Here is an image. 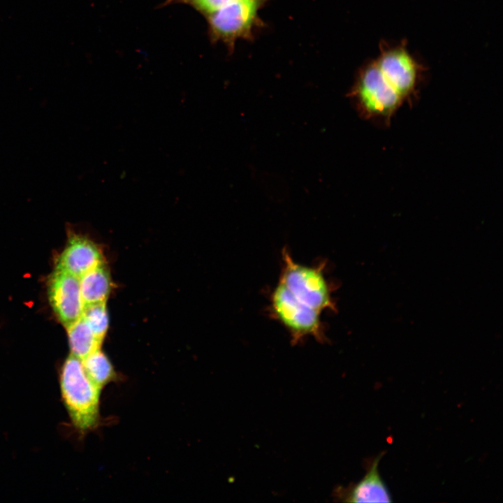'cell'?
Returning a JSON list of instances; mask_svg holds the SVG:
<instances>
[{"label": "cell", "instance_id": "5b68a950", "mask_svg": "<svg viewBox=\"0 0 503 503\" xmlns=\"http://www.w3.org/2000/svg\"><path fill=\"white\" fill-rule=\"evenodd\" d=\"M261 0H236L206 15L212 39L227 43L251 33Z\"/></svg>", "mask_w": 503, "mask_h": 503}, {"label": "cell", "instance_id": "277c9868", "mask_svg": "<svg viewBox=\"0 0 503 503\" xmlns=\"http://www.w3.org/2000/svg\"><path fill=\"white\" fill-rule=\"evenodd\" d=\"M353 96L358 110L364 117L384 122L391 119L404 101L376 62L360 74Z\"/></svg>", "mask_w": 503, "mask_h": 503}, {"label": "cell", "instance_id": "3957f363", "mask_svg": "<svg viewBox=\"0 0 503 503\" xmlns=\"http://www.w3.org/2000/svg\"><path fill=\"white\" fill-rule=\"evenodd\" d=\"M270 301V313L287 330L292 342L298 344L307 337L325 342L321 313L296 298L282 282L274 288Z\"/></svg>", "mask_w": 503, "mask_h": 503}, {"label": "cell", "instance_id": "5bb4252c", "mask_svg": "<svg viewBox=\"0 0 503 503\" xmlns=\"http://www.w3.org/2000/svg\"><path fill=\"white\" fill-rule=\"evenodd\" d=\"M236 0H191L189 4L207 15Z\"/></svg>", "mask_w": 503, "mask_h": 503}, {"label": "cell", "instance_id": "7c38bea8", "mask_svg": "<svg viewBox=\"0 0 503 503\" xmlns=\"http://www.w3.org/2000/svg\"><path fill=\"white\" fill-rule=\"evenodd\" d=\"M66 329L71 355L82 360L101 348L102 342L95 336L82 317Z\"/></svg>", "mask_w": 503, "mask_h": 503}, {"label": "cell", "instance_id": "6da1fadb", "mask_svg": "<svg viewBox=\"0 0 503 503\" xmlns=\"http://www.w3.org/2000/svg\"><path fill=\"white\" fill-rule=\"evenodd\" d=\"M63 403L73 427L81 434L94 430L101 424V394L87 377L81 359L70 354L59 374Z\"/></svg>", "mask_w": 503, "mask_h": 503}, {"label": "cell", "instance_id": "8fae6325", "mask_svg": "<svg viewBox=\"0 0 503 503\" xmlns=\"http://www.w3.org/2000/svg\"><path fill=\"white\" fill-rule=\"evenodd\" d=\"M81 360L87 377L100 389L103 390L109 384L118 380L119 375L117 371L101 348L94 351Z\"/></svg>", "mask_w": 503, "mask_h": 503}, {"label": "cell", "instance_id": "4fadbf2b", "mask_svg": "<svg viewBox=\"0 0 503 503\" xmlns=\"http://www.w3.org/2000/svg\"><path fill=\"white\" fill-rule=\"evenodd\" d=\"M82 318L95 336L103 342L108 328V314L105 302L85 306Z\"/></svg>", "mask_w": 503, "mask_h": 503}, {"label": "cell", "instance_id": "ba28073f", "mask_svg": "<svg viewBox=\"0 0 503 503\" xmlns=\"http://www.w3.org/2000/svg\"><path fill=\"white\" fill-rule=\"evenodd\" d=\"M376 64L404 100L412 93L416 82V69L412 59L404 50L386 52Z\"/></svg>", "mask_w": 503, "mask_h": 503}, {"label": "cell", "instance_id": "30bf717a", "mask_svg": "<svg viewBox=\"0 0 503 503\" xmlns=\"http://www.w3.org/2000/svg\"><path fill=\"white\" fill-rule=\"evenodd\" d=\"M80 288L85 306L106 301L111 290V279L103 263L79 277Z\"/></svg>", "mask_w": 503, "mask_h": 503}, {"label": "cell", "instance_id": "52a82bcc", "mask_svg": "<svg viewBox=\"0 0 503 503\" xmlns=\"http://www.w3.org/2000/svg\"><path fill=\"white\" fill-rule=\"evenodd\" d=\"M102 263L103 257L98 246L86 236L74 233L57 258L55 270L80 277Z\"/></svg>", "mask_w": 503, "mask_h": 503}, {"label": "cell", "instance_id": "7a4b0ae2", "mask_svg": "<svg viewBox=\"0 0 503 503\" xmlns=\"http://www.w3.org/2000/svg\"><path fill=\"white\" fill-rule=\"evenodd\" d=\"M279 282L296 298L321 313L336 309L323 267L300 264L286 249L282 252V269Z\"/></svg>", "mask_w": 503, "mask_h": 503}, {"label": "cell", "instance_id": "8992f818", "mask_svg": "<svg viewBox=\"0 0 503 503\" xmlns=\"http://www.w3.org/2000/svg\"><path fill=\"white\" fill-rule=\"evenodd\" d=\"M48 297L54 313L66 328L82 317L85 304L79 277L55 270L49 279Z\"/></svg>", "mask_w": 503, "mask_h": 503}, {"label": "cell", "instance_id": "9a60e30c", "mask_svg": "<svg viewBox=\"0 0 503 503\" xmlns=\"http://www.w3.org/2000/svg\"><path fill=\"white\" fill-rule=\"evenodd\" d=\"M191 0H168V2H182V3H189Z\"/></svg>", "mask_w": 503, "mask_h": 503}, {"label": "cell", "instance_id": "9c48e42d", "mask_svg": "<svg viewBox=\"0 0 503 503\" xmlns=\"http://www.w3.org/2000/svg\"><path fill=\"white\" fill-rule=\"evenodd\" d=\"M383 453L376 457L363 479L347 488L336 490V497L344 502H391V494L379 472Z\"/></svg>", "mask_w": 503, "mask_h": 503}]
</instances>
